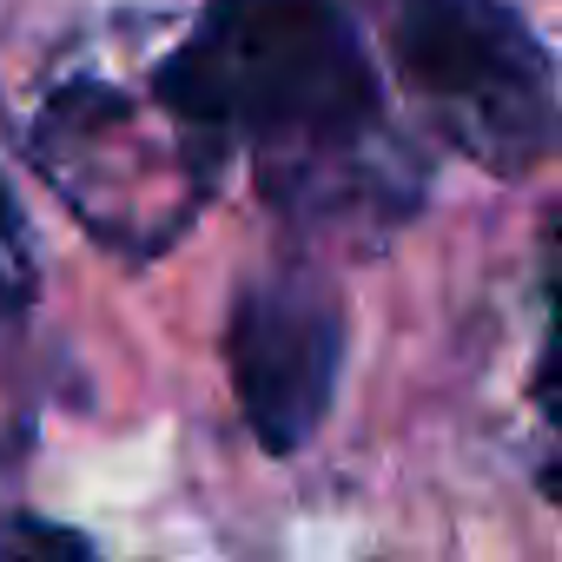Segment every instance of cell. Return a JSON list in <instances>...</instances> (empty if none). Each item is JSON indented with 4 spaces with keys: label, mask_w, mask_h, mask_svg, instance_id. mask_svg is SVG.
<instances>
[{
    "label": "cell",
    "mask_w": 562,
    "mask_h": 562,
    "mask_svg": "<svg viewBox=\"0 0 562 562\" xmlns=\"http://www.w3.org/2000/svg\"><path fill=\"white\" fill-rule=\"evenodd\" d=\"M34 299V251H27V225H21V205L0 179V325H14Z\"/></svg>",
    "instance_id": "obj_5"
},
{
    "label": "cell",
    "mask_w": 562,
    "mask_h": 562,
    "mask_svg": "<svg viewBox=\"0 0 562 562\" xmlns=\"http://www.w3.org/2000/svg\"><path fill=\"white\" fill-rule=\"evenodd\" d=\"M0 562H100V549H93V536H80L67 522L8 509L0 516Z\"/></svg>",
    "instance_id": "obj_4"
},
{
    "label": "cell",
    "mask_w": 562,
    "mask_h": 562,
    "mask_svg": "<svg viewBox=\"0 0 562 562\" xmlns=\"http://www.w3.org/2000/svg\"><path fill=\"white\" fill-rule=\"evenodd\" d=\"M199 166L245 146L258 192L292 218L411 212L417 166L384 133V93L338 0H212L153 74Z\"/></svg>",
    "instance_id": "obj_1"
},
{
    "label": "cell",
    "mask_w": 562,
    "mask_h": 562,
    "mask_svg": "<svg viewBox=\"0 0 562 562\" xmlns=\"http://www.w3.org/2000/svg\"><path fill=\"white\" fill-rule=\"evenodd\" d=\"M232 397L271 457H292L318 437L338 371H345V305L312 271H265L232 299L225 325Z\"/></svg>",
    "instance_id": "obj_3"
},
{
    "label": "cell",
    "mask_w": 562,
    "mask_h": 562,
    "mask_svg": "<svg viewBox=\"0 0 562 562\" xmlns=\"http://www.w3.org/2000/svg\"><path fill=\"white\" fill-rule=\"evenodd\" d=\"M411 100L483 172H529L555 146V74L509 0H364Z\"/></svg>",
    "instance_id": "obj_2"
}]
</instances>
